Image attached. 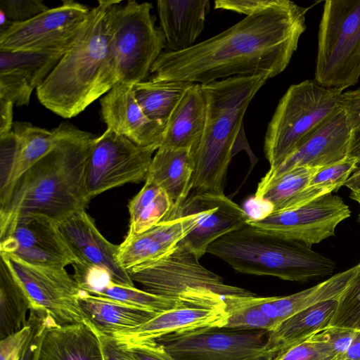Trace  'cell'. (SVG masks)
I'll return each mask as SVG.
<instances>
[{
    "label": "cell",
    "mask_w": 360,
    "mask_h": 360,
    "mask_svg": "<svg viewBox=\"0 0 360 360\" xmlns=\"http://www.w3.org/2000/svg\"><path fill=\"white\" fill-rule=\"evenodd\" d=\"M192 82L143 81L132 86L134 97L145 115L166 126Z\"/></svg>",
    "instance_id": "32"
},
{
    "label": "cell",
    "mask_w": 360,
    "mask_h": 360,
    "mask_svg": "<svg viewBox=\"0 0 360 360\" xmlns=\"http://www.w3.org/2000/svg\"><path fill=\"white\" fill-rule=\"evenodd\" d=\"M269 79L266 75L233 77L202 84L207 117L201 141L193 154L190 193H224L227 170L245 111Z\"/></svg>",
    "instance_id": "4"
},
{
    "label": "cell",
    "mask_w": 360,
    "mask_h": 360,
    "mask_svg": "<svg viewBox=\"0 0 360 360\" xmlns=\"http://www.w3.org/2000/svg\"><path fill=\"white\" fill-rule=\"evenodd\" d=\"M112 2L100 0L91 8L70 47L37 88L39 101L62 117L77 116L118 82L110 13Z\"/></svg>",
    "instance_id": "3"
},
{
    "label": "cell",
    "mask_w": 360,
    "mask_h": 360,
    "mask_svg": "<svg viewBox=\"0 0 360 360\" xmlns=\"http://www.w3.org/2000/svg\"><path fill=\"white\" fill-rule=\"evenodd\" d=\"M95 331L100 340L103 360H127L123 354L121 346L113 337L103 334L96 330Z\"/></svg>",
    "instance_id": "47"
},
{
    "label": "cell",
    "mask_w": 360,
    "mask_h": 360,
    "mask_svg": "<svg viewBox=\"0 0 360 360\" xmlns=\"http://www.w3.org/2000/svg\"><path fill=\"white\" fill-rule=\"evenodd\" d=\"M57 135L30 122H15L0 136V195L54 146Z\"/></svg>",
    "instance_id": "22"
},
{
    "label": "cell",
    "mask_w": 360,
    "mask_h": 360,
    "mask_svg": "<svg viewBox=\"0 0 360 360\" xmlns=\"http://www.w3.org/2000/svg\"><path fill=\"white\" fill-rule=\"evenodd\" d=\"M31 360H103L98 336L84 323L60 326L41 316Z\"/></svg>",
    "instance_id": "21"
},
{
    "label": "cell",
    "mask_w": 360,
    "mask_h": 360,
    "mask_svg": "<svg viewBox=\"0 0 360 360\" xmlns=\"http://www.w3.org/2000/svg\"><path fill=\"white\" fill-rule=\"evenodd\" d=\"M127 272L133 281L144 287V290L181 306L223 307L226 306V297L255 295L226 284L221 276L203 266L195 256L179 244L165 256L134 266Z\"/></svg>",
    "instance_id": "6"
},
{
    "label": "cell",
    "mask_w": 360,
    "mask_h": 360,
    "mask_svg": "<svg viewBox=\"0 0 360 360\" xmlns=\"http://www.w3.org/2000/svg\"><path fill=\"white\" fill-rule=\"evenodd\" d=\"M58 228L77 263L106 271L115 283L134 286L119 262L120 245L108 241L85 210L75 212L60 223Z\"/></svg>",
    "instance_id": "18"
},
{
    "label": "cell",
    "mask_w": 360,
    "mask_h": 360,
    "mask_svg": "<svg viewBox=\"0 0 360 360\" xmlns=\"http://www.w3.org/2000/svg\"><path fill=\"white\" fill-rule=\"evenodd\" d=\"M130 215L127 235L143 233L159 223L168 220L172 210L167 193L150 179L128 205Z\"/></svg>",
    "instance_id": "33"
},
{
    "label": "cell",
    "mask_w": 360,
    "mask_h": 360,
    "mask_svg": "<svg viewBox=\"0 0 360 360\" xmlns=\"http://www.w3.org/2000/svg\"><path fill=\"white\" fill-rule=\"evenodd\" d=\"M349 157L354 158L358 164H360V133L355 136L352 144Z\"/></svg>",
    "instance_id": "51"
},
{
    "label": "cell",
    "mask_w": 360,
    "mask_h": 360,
    "mask_svg": "<svg viewBox=\"0 0 360 360\" xmlns=\"http://www.w3.org/2000/svg\"><path fill=\"white\" fill-rule=\"evenodd\" d=\"M48 9L41 0H1L0 32L12 24L27 21Z\"/></svg>",
    "instance_id": "38"
},
{
    "label": "cell",
    "mask_w": 360,
    "mask_h": 360,
    "mask_svg": "<svg viewBox=\"0 0 360 360\" xmlns=\"http://www.w3.org/2000/svg\"><path fill=\"white\" fill-rule=\"evenodd\" d=\"M266 330L213 328L158 339L176 360H274Z\"/></svg>",
    "instance_id": "12"
},
{
    "label": "cell",
    "mask_w": 360,
    "mask_h": 360,
    "mask_svg": "<svg viewBox=\"0 0 360 360\" xmlns=\"http://www.w3.org/2000/svg\"><path fill=\"white\" fill-rule=\"evenodd\" d=\"M226 307H202L183 306L160 312L141 325L110 336L122 346L157 340L213 328H223L227 323Z\"/></svg>",
    "instance_id": "19"
},
{
    "label": "cell",
    "mask_w": 360,
    "mask_h": 360,
    "mask_svg": "<svg viewBox=\"0 0 360 360\" xmlns=\"http://www.w3.org/2000/svg\"><path fill=\"white\" fill-rule=\"evenodd\" d=\"M120 346L127 360H176L162 345L155 340Z\"/></svg>",
    "instance_id": "43"
},
{
    "label": "cell",
    "mask_w": 360,
    "mask_h": 360,
    "mask_svg": "<svg viewBox=\"0 0 360 360\" xmlns=\"http://www.w3.org/2000/svg\"><path fill=\"white\" fill-rule=\"evenodd\" d=\"M102 119L107 128L135 144L158 150L166 126L149 119L141 110L132 86L117 83L100 100Z\"/></svg>",
    "instance_id": "20"
},
{
    "label": "cell",
    "mask_w": 360,
    "mask_h": 360,
    "mask_svg": "<svg viewBox=\"0 0 360 360\" xmlns=\"http://www.w3.org/2000/svg\"><path fill=\"white\" fill-rule=\"evenodd\" d=\"M0 253L49 267L65 268L77 262L65 242L58 224L36 214L18 218L0 233Z\"/></svg>",
    "instance_id": "15"
},
{
    "label": "cell",
    "mask_w": 360,
    "mask_h": 360,
    "mask_svg": "<svg viewBox=\"0 0 360 360\" xmlns=\"http://www.w3.org/2000/svg\"><path fill=\"white\" fill-rule=\"evenodd\" d=\"M343 90L314 79L291 85L269 124L264 151L270 168L281 165L326 120L340 111Z\"/></svg>",
    "instance_id": "7"
},
{
    "label": "cell",
    "mask_w": 360,
    "mask_h": 360,
    "mask_svg": "<svg viewBox=\"0 0 360 360\" xmlns=\"http://www.w3.org/2000/svg\"><path fill=\"white\" fill-rule=\"evenodd\" d=\"M347 188L350 190L349 197L356 201L360 207V167H358L345 183ZM360 222V212L358 216Z\"/></svg>",
    "instance_id": "49"
},
{
    "label": "cell",
    "mask_w": 360,
    "mask_h": 360,
    "mask_svg": "<svg viewBox=\"0 0 360 360\" xmlns=\"http://www.w3.org/2000/svg\"><path fill=\"white\" fill-rule=\"evenodd\" d=\"M54 131L57 139L53 148L0 195V233L28 214L59 224L89 204L85 169L96 137L69 122H62Z\"/></svg>",
    "instance_id": "2"
},
{
    "label": "cell",
    "mask_w": 360,
    "mask_h": 360,
    "mask_svg": "<svg viewBox=\"0 0 360 360\" xmlns=\"http://www.w3.org/2000/svg\"><path fill=\"white\" fill-rule=\"evenodd\" d=\"M90 8L75 1H63L34 18L12 24L0 32V50L32 51L68 50L89 16Z\"/></svg>",
    "instance_id": "14"
},
{
    "label": "cell",
    "mask_w": 360,
    "mask_h": 360,
    "mask_svg": "<svg viewBox=\"0 0 360 360\" xmlns=\"http://www.w3.org/2000/svg\"><path fill=\"white\" fill-rule=\"evenodd\" d=\"M13 106L11 102L0 99V136L13 131Z\"/></svg>",
    "instance_id": "48"
},
{
    "label": "cell",
    "mask_w": 360,
    "mask_h": 360,
    "mask_svg": "<svg viewBox=\"0 0 360 360\" xmlns=\"http://www.w3.org/2000/svg\"><path fill=\"white\" fill-rule=\"evenodd\" d=\"M152 4L134 0L110 7L112 45L117 82L134 86L143 82L163 49L165 38L155 25ZM117 82V83H118Z\"/></svg>",
    "instance_id": "9"
},
{
    "label": "cell",
    "mask_w": 360,
    "mask_h": 360,
    "mask_svg": "<svg viewBox=\"0 0 360 360\" xmlns=\"http://www.w3.org/2000/svg\"><path fill=\"white\" fill-rule=\"evenodd\" d=\"M349 206L338 195L329 193L301 206L251 218L254 228L311 247L335 236V229L349 218Z\"/></svg>",
    "instance_id": "13"
},
{
    "label": "cell",
    "mask_w": 360,
    "mask_h": 360,
    "mask_svg": "<svg viewBox=\"0 0 360 360\" xmlns=\"http://www.w3.org/2000/svg\"><path fill=\"white\" fill-rule=\"evenodd\" d=\"M283 0H217L214 8L224 9L245 14L246 16L277 6Z\"/></svg>",
    "instance_id": "44"
},
{
    "label": "cell",
    "mask_w": 360,
    "mask_h": 360,
    "mask_svg": "<svg viewBox=\"0 0 360 360\" xmlns=\"http://www.w3.org/2000/svg\"><path fill=\"white\" fill-rule=\"evenodd\" d=\"M340 107L355 134L360 133V88L342 92Z\"/></svg>",
    "instance_id": "46"
},
{
    "label": "cell",
    "mask_w": 360,
    "mask_h": 360,
    "mask_svg": "<svg viewBox=\"0 0 360 360\" xmlns=\"http://www.w3.org/2000/svg\"><path fill=\"white\" fill-rule=\"evenodd\" d=\"M85 290L91 295L114 300L155 314L183 307L172 300L139 290L135 286L115 283L107 272L98 269L88 275Z\"/></svg>",
    "instance_id": "31"
},
{
    "label": "cell",
    "mask_w": 360,
    "mask_h": 360,
    "mask_svg": "<svg viewBox=\"0 0 360 360\" xmlns=\"http://www.w3.org/2000/svg\"><path fill=\"white\" fill-rule=\"evenodd\" d=\"M308 10L283 0L186 50L163 51L150 69L151 80L206 84L233 77L272 78L287 68L296 51Z\"/></svg>",
    "instance_id": "1"
},
{
    "label": "cell",
    "mask_w": 360,
    "mask_h": 360,
    "mask_svg": "<svg viewBox=\"0 0 360 360\" xmlns=\"http://www.w3.org/2000/svg\"><path fill=\"white\" fill-rule=\"evenodd\" d=\"M207 101L202 84L192 83L172 112L160 147L188 148L193 154L205 127Z\"/></svg>",
    "instance_id": "26"
},
{
    "label": "cell",
    "mask_w": 360,
    "mask_h": 360,
    "mask_svg": "<svg viewBox=\"0 0 360 360\" xmlns=\"http://www.w3.org/2000/svg\"><path fill=\"white\" fill-rule=\"evenodd\" d=\"M338 299L315 304L288 318L269 333L266 347L274 359L330 326Z\"/></svg>",
    "instance_id": "29"
},
{
    "label": "cell",
    "mask_w": 360,
    "mask_h": 360,
    "mask_svg": "<svg viewBox=\"0 0 360 360\" xmlns=\"http://www.w3.org/2000/svg\"><path fill=\"white\" fill-rule=\"evenodd\" d=\"M358 165L354 158L348 156L337 163L321 168L313 176L309 186L324 187L332 192L337 191L358 168Z\"/></svg>",
    "instance_id": "40"
},
{
    "label": "cell",
    "mask_w": 360,
    "mask_h": 360,
    "mask_svg": "<svg viewBox=\"0 0 360 360\" xmlns=\"http://www.w3.org/2000/svg\"><path fill=\"white\" fill-rule=\"evenodd\" d=\"M251 296L231 295L224 298L227 323L223 329L233 330H266L275 329L272 321L251 300Z\"/></svg>",
    "instance_id": "36"
},
{
    "label": "cell",
    "mask_w": 360,
    "mask_h": 360,
    "mask_svg": "<svg viewBox=\"0 0 360 360\" xmlns=\"http://www.w3.org/2000/svg\"><path fill=\"white\" fill-rule=\"evenodd\" d=\"M329 327L360 331V262L352 279L338 299Z\"/></svg>",
    "instance_id": "37"
},
{
    "label": "cell",
    "mask_w": 360,
    "mask_h": 360,
    "mask_svg": "<svg viewBox=\"0 0 360 360\" xmlns=\"http://www.w3.org/2000/svg\"><path fill=\"white\" fill-rule=\"evenodd\" d=\"M78 301L86 325L112 335L136 328L157 314L82 290Z\"/></svg>",
    "instance_id": "30"
},
{
    "label": "cell",
    "mask_w": 360,
    "mask_h": 360,
    "mask_svg": "<svg viewBox=\"0 0 360 360\" xmlns=\"http://www.w3.org/2000/svg\"><path fill=\"white\" fill-rule=\"evenodd\" d=\"M191 213L197 214V223L179 244L198 259L212 243L245 226L252 218L224 193H190L174 218Z\"/></svg>",
    "instance_id": "16"
},
{
    "label": "cell",
    "mask_w": 360,
    "mask_h": 360,
    "mask_svg": "<svg viewBox=\"0 0 360 360\" xmlns=\"http://www.w3.org/2000/svg\"><path fill=\"white\" fill-rule=\"evenodd\" d=\"M193 172V157L190 149L160 147L153 158L147 179L168 195L172 204L168 220L174 219L189 195Z\"/></svg>",
    "instance_id": "28"
},
{
    "label": "cell",
    "mask_w": 360,
    "mask_h": 360,
    "mask_svg": "<svg viewBox=\"0 0 360 360\" xmlns=\"http://www.w3.org/2000/svg\"><path fill=\"white\" fill-rule=\"evenodd\" d=\"M155 151L107 128L96 138L87 160L84 186L89 200L125 184L146 181Z\"/></svg>",
    "instance_id": "10"
},
{
    "label": "cell",
    "mask_w": 360,
    "mask_h": 360,
    "mask_svg": "<svg viewBox=\"0 0 360 360\" xmlns=\"http://www.w3.org/2000/svg\"><path fill=\"white\" fill-rule=\"evenodd\" d=\"M360 79V0L324 2L314 80L344 90Z\"/></svg>",
    "instance_id": "8"
},
{
    "label": "cell",
    "mask_w": 360,
    "mask_h": 360,
    "mask_svg": "<svg viewBox=\"0 0 360 360\" xmlns=\"http://www.w3.org/2000/svg\"><path fill=\"white\" fill-rule=\"evenodd\" d=\"M197 214L163 221L147 231L127 235L120 245L118 259L125 269L159 259L172 251L194 228Z\"/></svg>",
    "instance_id": "23"
},
{
    "label": "cell",
    "mask_w": 360,
    "mask_h": 360,
    "mask_svg": "<svg viewBox=\"0 0 360 360\" xmlns=\"http://www.w3.org/2000/svg\"><path fill=\"white\" fill-rule=\"evenodd\" d=\"M357 331L329 327L317 333L319 338L326 342L333 351L342 357Z\"/></svg>",
    "instance_id": "45"
},
{
    "label": "cell",
    "mask_w": 360,
    "mask_h": 360,
    "mask_svg": "<svg viewBox=\"0 0 360 360\" xmlns=\"http://www.w3.org/2000/svg\"><path fill=\"white\" fill-rule=\"evenodd\" d=\"M41 314L30 310L27 323L20 330L0 340V360H19L28 342L34 335Z\"/></svg>",
    "instance_id": "42"
},
{
    "label": "cell",
    "mask_w": 360,
    "mask_h": 360,
    "mask_svg": "<svg viewBox=\"0 0 360 360\" xmlns=\"http://www.w3.org/2000/svg\"><path fill=\"white\" fill-rule=\"evenodd\" d=\"M317 334L287 349L274 360H342Z\"/></svg>",
    "instance_id": "39"
},
{
    "label": "cell",
    "mask_w": 360,
    "mask_h": 360,
    "mask_svg": "<svg viewBox=\"0 0 360 360\" xmlns=\"http://www.w3.org/2000/svg\"><path fill=\"white\" fill-rule=\"evenodd\" d=\"M157 11L168 51L179 52L194 45L210 11L208 0H159Z\"/></svg>",
    "instance_id": "24"
},
{
    "label": "cell",
    "mask_w": 360,
    "mask_h": 360,
    "mask_svg": "<svg viewBox=\"0 0 360 360\" xmlns=\"http://www.w3.org/2000/svg\"><path fill=\"white\" fill-rule=\"evenodd\" d=\"M0 256L25 292L30 310L60 326L86 323L78 301L82 290L65 268L34 265L1 253Z\"/></svg>",
    "instance_id": "11"
},
{
    "label": "cell",
    "mask_w": 360,
    "mask_h": 360,
    "mask_svg": "<svg viewBox=\"0 0 360 360\" xmlns=\"http://www.w3.org/2000/svg\"><path fill=\"white\" fill-rule=\"evenodd\" d=\"M358 264L300 292L278 297H251L252 301L272 321L275 329L297 313L321 302L338 298L354 276Z\"/></svg>",
    "instance_id": "25"
},
{
    "label": "cell",
    "mask_w": 360,
    "mask_h": 360,
    "mask_svg": "<svg viewBox=\"0 0 360 360\" xmlns=\"http://www.w3.org/2000/svg\"><path fill=\"white\" fill-rule=\"evenodd\" d=\"M34 88L28 80L15 70H0V99L11 102L17 106L29 103Z\"/></svg>",
    "instance_id": "41"
},
{
    "label": "cell",
    "mask_w": 360,
    "mask_h": 360,
    "mask_svg": "<svg viewBox=\"0 0 360 360\" xmlns=\"http://www.w3.org/2000/svg\"><path fill=\"white\" fill-rule=\"evenodd\" d=\"M323 167H298L267 182H259L255 198L269 203L270 212L295 208L332 193L326 188L309 186L313 176Z\"/></svg>",
    "instance_id": "27"
},
{
    "label": "cell",
    "mask_w": 360,
    "mask_h": 360,
    "mask_svg": "<svg viewBox=\"0 0 360 360\" xmlns=\"http://www.w3.org/2000/svg\"><path fill=\"white\" fill-rule=\"evenodd\" d=\"M30 302L4 259L0 256V338L14 333L27 323Z\"/></svg>",
    "instance_id": "34"
},
{
    "label": "cell",
    "mask_w": 360,
    "mask_h": 360,
    "mask_svg": "<svg viewBox=\"0 0 360 360\" xmlns=\"http://www.w3.org/2000/svg\"><path fill=\"white\" fill-rule=\"evenodd\" d=\"M207 252L236 271L306 283L330 276L336 265L311 247L261 231L248 224L212 243Z\"/></svg>",
    "instance_id": "5"
},
{
    "label": "cell",
    "mask_w": 360,
    "mask_h": 360,
    "mask_svg": "<svg viewBox=\"0 0 360 360\" xmlns=\"http://www.w3.org/2000/svg\"><path fill=\"white\" fill-rule=\"evenodd\" d=\"M67 50L11 51L0 50V70H15L34 88L43 84Z\"/></svg>",
    "instance_id": "35"
},
{
    "label": "cell",
    "mask_w": 360,
    "mask_h": 360,
    "mask_svg": "<svg viewBox=\"0 0 360 360\" xmlns=\"http://www.w3.org/2000/svg\"><path fill=\"white\" fill-rule=\"evenodd\" d=\"M341 109L326 120L281 165L269 169L260 182H267L298 167H325L349 156L355 138Z\"/></svg>",
    "instance_id": "17"
},
{
    "label": "cell",
    "mask_w": 360,
    "mask_h": 360,
    "mask_svg": "<svg viewBox=\"0 0 360 360\" xmlns=\"http://www.w3.org/2000/svg\"><path fill=\"white\" fill-rule=\"evenodd\" d=\"M342 360H360V331H357Z\"/></svg>",
    "instance_id": "50"
}]
</instances>
